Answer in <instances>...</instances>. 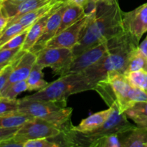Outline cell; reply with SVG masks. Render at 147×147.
<instances>
[{
    "label": "cell",
    "instance_id": "obj_1",
    "mask_svg": "<svg viewBox=\"0 0 147 147\" xmlns=\"http://www.w3.org/2000/svg\"><path fill=\"white\" fill-rule=\"evenodd\" d=\"M122 15L123 11L117 1L113 4L98 3L96 12L91 16L72 49L73 57L123 33Z\"/></svg>",
    "mask_w": 147,
    "mask_h": 147
},
{
    "label": "cell",
    "instance_id": "obj_2",
    "mask_svg": "<svg viewBox=\"0 0 147 147\" xmlns=\"http://www.w3.org/2000/svg\"><path fill=\"white\" fill-rule=\"evenodd\" d=\"M96 90L109 107L124 113L136 102L147 101V93L129 84L123 74L112 73L95 86Z\"/></svg>",
    "mask_w": 147,
    "mask_h": 147
},
{
    "label": "cell",
    "instance_id": "obj_3",
    "mask_svg": "<svg viewBox=\"0 0 147 147\" xmlns=\"http://www.w3.org/2000/svg\"><path fill=\"white\" fill-rule=\"evenodd\" d=\"M138 46L139 44L124 32L116 45L111 48L97 63L83 71L82 73L93 90L99 81L106 78L110 73L124 74L129 55Z\"/></svg>",
    "mask_w": 147,
    "mask_h": 147
},
{
    "label": "cell",
    "instance_id": "obj_4",
    "mask_svg": "<svg viewBox=\"0 0 147 147\" xmlns=\"http://www.w3.org/2000/svg\"><path fill=\"white\" fill-rule=\"evenodd\" d=\"M18 112L34 118L43 119L61 131L73 127V109L67 107V99L58 100H37L18 99Z\"/></svg>",
    "mask_w": 147,
    "mask_h": 147
},
{
    "label": "cell",
    "instance_id": "obj_5",
    "mask_svg": "<svg viewBox=\"0 0 147 147\" xmlns=\"http://www.w3.org/2000/svg\"><path fill=\"white\" fill-rule=\"evenodd\" d=\"M93 90L82 73L62 76L34 94L23 98L37 100H58L67 99L70 96Z\"/></svg>",
    "mask_w": 147,
    "mask_h": 147
},
{
    "label": "cell",
    "instance_id": "obj_6",
    "mask_svg": "<svg viewBox=\"0 0 147 147\" xmlns=\"http://www.w3.org/2000/svg\"><path fill=\"white\" fill-rule=\"evenodd\" d=\"M123 33L108 41L103 42L100 44L85 50L80 55L73 57L67 65L55 70L53 73L60 76L67 74L83 73V71L97 63L111 48L116 45L119 42L121 36Z\"/></svg>",
    "mask_w": 147,
    "mask_h": 147
},
{
    "label": "cell",
    "instance_id": "obj_7",
    "mask_svg": "<svg viewBox=\"0 0 147 147\" xmlns=\"http://www.w3.org/2000/svg\"><path fill=\"white\" fill-rule=\"evenodd\" d=\"M61 131L52 123L38 118H33L20 126L14 136L16 140L24 142L42 138H53L60 134Z\"/></svg>",
    "mask_w": 147,
    "mask_h": 147
},
{
    "label": "cell",
    "instance_id": "obj_8",
    "mask_svg": "<svg viewBox=\"0 0 147 147\" xmlns=\"http://www.w3.org/2000/svg\"><path fill=\"white\" fill-rule=\"evenodd\" d=\"M123 31L139 45L142 36L147 32V2L133 11L122 15Z\"/></svg>",
    "mask_w": 147,
    "mask_h": 147
},
{
    "label": "cell",
    "instance_id": "obj_9",
    "mask_svg": "<svg viewBox=\"0 0 147 147\" xmlns=\"http://www.w3.org/2000/svg\"><path fill=\"white\" fill-rule=\"evenodd\" d=\"M94 13L83 14L76 22L56 34L45 47H64L72 50L78 43L83 28Z\"/></svg>",
    "mask_w": 147,
    "mask_h": 147
},
{
    "label": "cell",
    "instance_id": "obj_10",
    "mask_svg": "<svg viewBox=\"0 0 147 147\" xmlns=\"http://www.w3.org/2000/svg\"><path fill=\"white\" fill-rule=\"evenodd\" d=\"M73 58L71 49L64 47H45L37 54L36 64L43 68L50 67L53 71L67 65Z\"/></svg>",
    "mask_w": 147,
    "mask_h": 147
},
{
    "label": "cell",
    "instance_id": "obj_11",
    "mask_svg": "<svg viewBox=\"0 0 147 147\" xmlns=\"http://www.w3.org/2000/svg\"><path fill=\"white\" fill-rule=\"evenodd\" d=\"M36 60L37 55L31 51H24L14 63L12 70L4 90L13 83L27 80L35 64Z\"/></svg>",
    "mask_w": 147,
    "mask_h": 147
},
{
    "label": "cell",
    "instance_id": "obj_12",
    "mask_svg": "<svg viewBox=\"0 0 147 147\" xmlns=\"http://www.w3.org/2000/svg\"><path fill=\"white\" fill-rule=\"evenodd\" d=\"M66 6L67 4L63 2L57 9H55L52 13L47 20L42 34L30 51L37 55L40 50L44 49L47 43L57 34V30H58L60 23H61L62 17H63V14L66 8Z\"/></svg>",
    "mask_w": 147,
    "mask_h": 147
},
{
    "label": "cell",
    "instance_id": "obj_13",
    "mask_svg": "<svg viewBox=\"0 0 147 147\" xmlns=\"http://www.w3.org/2000/svg\"><path fill=\"white\" fill-rule=\"evenodd\" d=\"M48 2L45 0H24L19 2L1 0V8L6 17L11 20L42 7Z\"/></svg>",
    "mask_w": 147,
    "mask_h": 147
},
{
    "label": "cell",
    "instance_id": "obj_14",
    "mask_svg": "<svg viewBox=\"0 0 147 147\" xmlns=\"http://www.w3.org/2000/svg\"><path fill=\"white\" fill-rule=\"evenodd\" d=\"M63 2V0H52V1H49L47 4H45L42 7H38L34 10H32V11L22 14V15L9 20L7 26L13 24V23L18 22L22 24L25 27H30L34 22L50 12L53 9L57 7V6L60 5Z\"/></svg>",
    "mask_w": 147,
    "mask_h": 147
},
{
    "label": "cell",
    "instance_id": "obj_15",
    "mask_svg": "<svg viewBox=\"0 0 147 147\" xmlns=\"http://www.w3.org/2000/svg\"><path fill=\"white\" fill-rule=\"evenodd\" d=\"M63 3H62V4H63ZM62 4H60V5H58L57 7L53 9L52 10V11H50V12L46 14L45 15H44L43 17H42L41 18H40L39 20H37V21L34 22L29 27L25 41H24L23 45L22 46V50H23V51H30V50L32 48L33 46L36 44L37 40H39V38H40V37H41L43 31H44L45 27V25L46 24H47V20H48L50 16L51 15L52 13H53L55 10L57 9Z\"/></svg>",
    "mask_w": 147,
    "mask_h": 147
},
{
    "label": "cell",
    "instance_id": "obj_16",
    "mask_svg": "<svg viewBox=\"0 0 147 147\" xmlns=\"http://www.w3.org/2000/svg\"><path fill=\"white\" fill-rule=\"evenodd\" d=\"M113 108L109 107L108 109L97 112L83 119L78 126H73V129L80 132L88 133L98 129L102 126L111 114Z\"/></svg>",
    "mask_w": 147,
    "mask_h": 147
},
{
    "label": "cell",
    "instance_id": "obj_17",
    "mask_svg": "<svg viewBox=\"0 0 147 147\" xmlns=\"http://www.w3.org/2000/svg\"><path fill=\"white\" fill-rule=\"evenodd\" d=\"M119 135L121 147H147V129L144 128L136 126Z\"/></svg>",
    "mask_w": 147,
    "mask_h": 147
},
{
    "label": "cell",
    "instance_id": "obj_18",
    "mask_svg": "<svg viewBox=\"0 0 147 147\" xmlns=\"http://www.w3.org/2000/svg\"><path fill=\"white\" fill-rule=\"evenodd\" d=\"M124 113L136 126L147 129V101L136 102Z\"/></svg>",
    "mask_w": 147,
    "mask_h": 147
},
{
    "label": "cell",
    "instance_id": "obj_19",
    "mask_svg": "<svg viewBox=\"0 0 147 147\" xmlns=\"http://www.w3.org/2000/svg\"><path fill=\"white\" fill-rule=\"evenodd\" d=\"M83 14H84V9L83 7L73 5V4H67L62 17L61 23L57 30V34L61 32L62 31L76 22Z\"/></svg>",
    "mask_w": 147,
    "mask_h": 147
},
{
    "label": "cell",
    "instance_id": "obj_20",
    "mask_svg": "<svg viewBox=\"0 0 147 147\" xmlns=\"http://www.w3.org/2000/svg\"><path fill=\"white\" fill-rule=\"evenodd\" d=\"M43 69L44 68L41 66L38 65L36 63L34 64L28 78L26 80L27 84V90L38 91L45 88L49 84L48 82L44 79Z\"/></svg>",
    "mask_w": 147,
    "mask_h": 147
},
{
    "label": "cell",
    "instance_id": "obj_21",
    "mask_svg": "<svg viewBox=\"0 0 147 147\" xmlns=\"http://www.w3.org/2000/svg\"><path fill=\"white\" fill-rule=\"evenodd\" d=\"M139 70H147V57L144 55L138 46L132 50L129 55L124 74Z\"/></svg>",
    "mask_w": 147,
    "mask_h": 147
},
{
    "label": "cell",
    "instance_id": "obj_22",
    "mask_svg": "<svg viewBox=\"0 0 147 147\" xmlns=\"http://www.w3.org/2000/svg\"><path fill=\"white\" fill-rule=\"evenodd\" d=\"M33 118L32 116L19 112L0 116V128L20 127Z\"/></svg>",
    "mask_w": 147,
    "mask_h": 147
},
{
    "label": "cell",
    "instance_id": "obj_23",
    "mask_svg": "<svg viewBox=\"0 0 147 147\" xmlns=\"http://www.w3.org/2000/svg\"><path fill=\"white\" fill-rule=\"evenodd\" d=\"M129 84L147 93V70H139L124 74Z\"/></svg>",
    "mask_w": 147,
    "mask_h": 147
},
{
    "label": "cell",
    "instance_id": "obj_24",
    "mask_svg": "<svg viewBox=\"0 0 147 147\" xmlns=\"http://www.w3.org/2000/svg\"><path fill=\"white\" fill-rule=\"evenodd\" d=\"M27 28L29 27H25L22 24L18 22L13 23V24L7 26L5 28H4L0 32V47L6 44L9 40L13 38L14 36L23 32L24 30H27Z\"/></svg>",
    "mask_w": 147,
    "mask_h": 147
},
{
    "label": "cell",
    "instance_id": "obj_25",
    "mask_svg": "<svg viewBox=\"0 0 147 147\" xmlns=\"http://www.w3.org/2000/svg\"><path fill=\"white\" fill-rule=\"evenodd\" d=\"M90 147H121L119 134H109L94 139Z\"/></svg>",
    "mask_w": 147,
    "mask_h": 147
},
{
    "label": "cell",
    "instance_id": "obj_26",
    "mask_svg": "<svg viewBox=\"0 0 147 147\" xmlns=\"http://www.w3.org/2000/svg\"><path fill=\"white\" fill-rule=\"evenodd\" d=\"M27 90V84L26 80L17 82L3 90L1 96L10 99H17V96L20 93Z\"/></svg>",
    "mask_w": 147,
    "mask_h": 147
},
{
    "label": "cell",
    "instance_id": "obj_27",
    "mask_svg": "<svg viewBox=\"0 0 147 147\" xmlns=\"http://www.w3.org/2000/svg\"><path fill=\"white\" fill-rule=\"evenodd\" d=\"M18 99H10L0 96V116L18 112Z\"/></svg>",
    "mask_w": 147,
    "mask_h": 147
},
{
    "label": "cell",
    "instance_id": "obj_28",
    "mask_svg": "<svg viewBox=\"0 0 147 147\" xmlns=\"http://www.w3.org/2000/svg\"><path fill=\"white\" fill-rule=\"evenodd\" d=\"M27 31H28V28L14 36L13 38L9 40L6 44L1 46L0 47V50H12V49L20 48V47L22 48V46L23 45L24 41H25Z\"/></svg>",
    "mask_w": 147,
    "mask_h": 147
},
{
    "label": "cell",
    "instance_id": "obj_29",
    "mask_svg": "<svg viewBox=\"0 0 147 147\" xmlns=\"http://www.w3.org/2000/svg\"><path fill=\"white\" fill-rule=\"evenodd\" d=\"M21 47L12 50H0V65L9 64L22 54Z\"/></svg>",
    "mask_w": 147,
    "mask_h": 147
},
{
    "label": "cell",
    "instance_id": "obj_30",
    "mask_svg": "<svg viewBox=\"0 0 147 147\" xmlns=\"http://www.w3.org/2000/svg\"><path fill=\"white\" fill-rule=\"evenodd\" d=\"M24 147H60V146L50 138H42L27 141L24 142Z\"/></svg>",
    "mask_w": 147,
    "mask_h": 147
},
{
    "label": "cell",
    "instance_id": "obj_31",
    "mask_svg": "<svg viewBox=\"0 0 147 147\" xmlns=\"http://www.w3.org/2000/svg\"><path fill=\"white\" fill-rule=\"evenodd\" d=\"M24 52H23V53H24ZM20 56H19V57H20ZM18 57H17V58H18ZM17 59H15L14 61L11 62V63L8 64L7 65H6L5 67L0 71V96H1V93H2L4 88H5L6 84H7V81H8L10 73H11V70H12L13 65H14V63L15 62V60H17Z\"/></svg>",
    "mask_w": 147,
    "mask_h": 147
},
{
    "label": "cell",
    "instance_id": "obj_32",
    "mask_svg": "<svg viewBox=\"0 0 147 147\" xmlns=\"http://www.w3.org/2000/svg\"><path fill=\"white\" fill-rule=\"evenodd\" d=\"M20 127L17 128H0V143L4 140L13 137Z\"/></svg>",
    "mask_w": 147,
    "mask_h": 147
},
{
    "label": "cell",
    "instance_id": "obj_33",
    "mask_svg": "<svg viewBox=\"0 0 147 147\" xmlns=\"http://www.w3.org/2000/svg\"><path fill=\"white\" fill-rule=\"evenodd\" d=\"M0 147H24V143L16 140L13 136L1 142Z\"/></svg>",
    "mask_w": 147,
    "mask_h": 147
},
{
    "label": "cell",
    "instance_id": "obj_34",
    "mask_svg": "<svg viewBox=\"0 0 147 147\" xmlns=\"http://www.w3.org/2000/svg\"><path fill=\"white\" fill-rule=\"evenodd\" d=\"M1 0L0 1V31H1L3 29L7 27V24L9 22V19L6 17L5 14L3 13L2 10H1Z\"/></svg>",
    "mask_w": 147,
    "mask_h": 147
},
{
    "label": "cell",
    "instance_id": "obj_35",
    "mask_svg": "<svg viewBox=\"0 0 147 147\" xmlns=\"http://www.w3.org/2000/svg\"><path fill=\"white\" fill-rule=\"evenodd\" d=\"M63 1L67 4H73V5L80 6L83 7L88 0H63Z\"/></svg>",
    "mask_w": 147,
    "mask_h": 147
},
{
    "label": "cell",
    "instance_id": "obj_36",
    "mask_svg": "<svg viewBox=\"0 0 147 147\" xmlns=\"http://www.w3.org/2000/svg\"><path fill=\"white\" fill-rule=\"evenodd\" d=\"M139 49L143 53L144 55L147 57V35L141 44L139 45Z\"/></svg>",
    "mask_w": 147,
    "mask_h": 147
},
{
    "label": "cell",
    "instance_id": "obj_37",
    "mask_svg": "<svg viewBox=\"0 0 147 147\" xmlns=\"http://www.w3.org/2000/svg\"><path fill=\"white\" fill-rule=\"evenodd\" d=\"M97 3H104L106 4H113L116 3V0H94Z\"/></svg>",
    "mask_w": 147,
    "mask_h": 147
},
{
    "label": "cell",
    "instance_id": "obj_38",
    "mask_svg": "<svg viewBox=\"0 0 147 147\" xmlns=\"http://www.w3.org/2000/svg\"><path fill=\"white\" fill-rule=\"evenodd\" d=\"M8 65V64H3V65H0V71H1V70H2V69L4 68V67H5L6 65Z\"/></svg>",
    "mask_w": 147,
    "mask_h": 147
},
{
    "label": "cell",
    "instance_id": "obj_39",
    "mask_svg": "<svg viewBox=\"0 0 147 147\" xmlns=\"http://www.w3.org/2000/svg\"><path fill=\"white\" fill-rule=\"evenodd\" d=\"M8 1H14V2H19V1H24V0H8Z\"/></svg>",
    "mask_w": 147,
    "mask_h": 147
},
{
    "label": "cell",
    "instance_id": "obj_40",
    "mask_svg": "<svg viewBox=\"0 0 147 147\" xmlns=\"http://www.w3.org/2000/svg\"><path fill=\"white\" fill-rule=\"evenodd\" d=\"M45 1H51V0H45Z\"/></svg>",
    "mask_w": 147,
    "mask_h": 147
},
{
    "label": "cell",
    "instance_id": "obj_41",
    "mask_svg": "<svg viewBox=\"0 0 147 147\" xmlns=\"http://www.w3.org/2000/svg\"><path fill=\"white\" fill-rule=\"evenodd\" d=\"M0 1H1V0H0Z\"/></svg>",
    "mask_w": 147,
    "mask_h": 147
},
{
    "label": "cell",
    "instance_id": "obj_42",
    "mask_svg": "<svg viewBox=\"0 0 147 147\" xmlns=\"http://www.w3.org/2000/svg\"><path fill=\"white\" fill-rule=\"evenodd\" d=\"M0 32H1V31H0Z\"/></svg>",
    "mask_w": 147,
    "mask_h": 147
}]
</instances>
